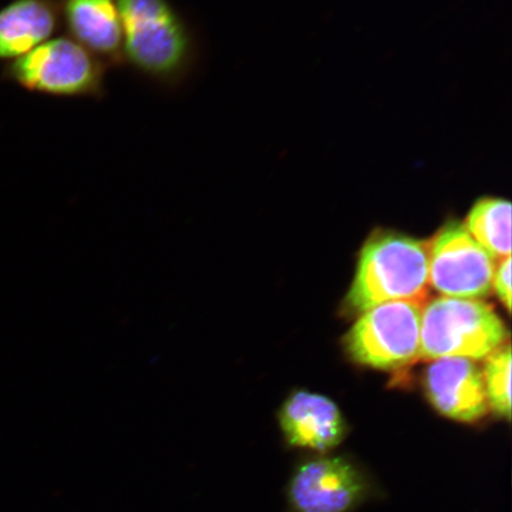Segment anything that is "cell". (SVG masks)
<instances>
[{"mask_svg":"<svg viewBox=\"0 0 512 512\" xmlns=\"http://www.w3.org/2000/svg\"><path fill=\"white\" fill-rule=\"evenodd\" d=\"M428 286L426 243L400 233H377L362 249L347 304L352 312L363 313L396 300L425 303Z\"/></svg>","mask_w":512,"mask_h":512,"instance_id":"obj_2","label":"cell"},{"mask_svg":"<svg viewBox=\"0 0 512 512\" xmlns=\"http://www.w3.org/2000/svg\"><path fill=\"white\" fill-rule=\"evenodd\" d=\"M467 232L495 259L511 256V204L502 198H483L467 216Z\"/></svg>","mask_w":512,"mask_h":512,"instance_id":"obj_12","label":"cell"},{"mask_svg":"<svg viewBox=\"0 0 512 512\" xmlns=\"http://www.w3.org/2000/svg\"><path fill=\"white\" fill-rule=\"evenodd\" d=\"M424 304L396 300L361 313L345 337L352 360L381 370L400 369L418 360Z\"/></svg>","mask_w":512,"mask_h":512,"instance_id":"obj_6","label":"cell"},{"mask_svg":"<svg viewBox=\"0 0 512 512\" xmlns=\"http://www.w3.org/2000/svg\"><path fill=\"white\" fill-rule=\"evenodd\" d=\"M278 421L287 446L313 454L331 453L349 431L347 420L334 401L309 392L288 396Z\"/></svg>","mask_w":512,"mask_h":512,"instance_id":"obj_9","label":"cell"},{"mask_svg":"<svg viewBox=\"0 0 512 512\" xmlns=\"http://www.w3.org/2000/svg\"><path fill=\"white\" fill-rule=\"evenodd\" d=\"M492 287L501 302L507 307V311L511 310V256H507L501 260V264L496 267L494 281Z\"/></svg>","mask_w":512,"mask_h":512,"instance_id":"obj_14","label":"cell"},{"mask_svg":"<svg viewBox=\"0 0 512 512\" xmlns=\"http://www.w3.org/2000/svg\"><path fill=\"white\" fill-rule=\"evenodd\" d=\"M4 75L32 93L62 98L105 94V64L70 37L42 43L10 62Z\"/></svg>","mask_w":512,"mask_h":512,"instance_id":"obj_4","label":"cell"},{"mask_svg":"<svg viewBox=\"0 0 512 512\" xmlns=\"http://www.w3.org/2000/svg\"><path fill=\"white\" fill-rule=\"evenodd\" d=\"M507 337L502 319L482 300L439 297L422 310L420 358L480 360L501 348Z\"/></svg>","mask_w":512,"mask_h":512,"instance_id":"obj_3","label":"cell"},{"mask_svg":"<svg viewBox=\"0 0 512 512\" xmlns=\"http://www.w3.org/2000/svg\"><path fill=\"white\" fill-rule=\"evenodd\" d=\"M123 27L124 59L163 85L190 72L195 44L187 23L169 0H115Z\"/></svg>","mask_w":512,"mask_h":512,"instance_id":"obj_1","label":"cell"},{"mask_svg":"<svg viewBox=\"0 0 512 512\" xmlns=\"http://www.w3.org/2000/svg\"><path fill=\"white\" fill-rule=\"evenodd\" d=\"M59 4L72 40L106 67L125 62L123 27L115 0H61Z\"/></svg>","mask_w":512,"mask_h":512,"instance_id":"obj_10","label":"cell"},{"mask_svg":"<svg viewBox=\"0 0 512 512\" xmlns=\"http://www.w3.org/2000/svg\"><path fill=\"white\" fill-rule=\"evenodd\" d=\"M424 386L428 401L447 419L471 425L489 413L482 370L469 358L433 361L425 371Z\"/></svg>","mask_w":512,"mask_h":512,"instance_id":"obj_8","label":"cell"},{"mask_svg":"<svg viewBox=\"0 0 512 512\" xmlns=\"http://www.w3.org/2000/svg\"><path fill=\"white\" fill-rule=\"evenodd\" d=\"M380 489L366 467L335 454H313L294 466L286 485L287 512H355Z\"/></svg>","mask_w":512,"mask_h":512,"instance_id":"obj_5","label":"cell"},{"mask_svg":"<svg viewBox=\"0 0 512 512\" xmlns=\"http://www.w3.org/2000/svg\"><path fill=\"white\" fill-rule=\"evenodd\" d=\"M56 0H14L0 10V61H15L50 40L60 27Z\"/></svg>","mask_w":512,"mask_h":512,"instance_id":"obj_11","label":"cell"},{"mask_svg":"<svg viewBox=\"0 0 512 512\" xmlns=\"http://www.w3.org/2000/svg\"><path fill=\"white\" fill-rule=\"evenodd\" d=\"M484 386L489 408L499 418H511V348L502 345L486 357Z\"/></svg>","mask_w":512,"mask_h":512,"instance_id":"obj_13","label":"cell"},{"mask_svg":"<svg viewBox=\"0 0 512 512\" xmlns=\"http://www.w3.org/2000/svg\"><path fill=\"white\" fill-rule=\"evenodd\" d=\"M428 247L430 285L445 297L482 299L491 292L495 258L472 238L464 224L451 221Z\"/></svg>","mask_w":512,"mask_h":512,"instance_id":"obj_7","label":"cell"}]
</instances>
